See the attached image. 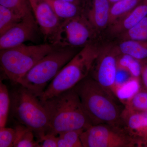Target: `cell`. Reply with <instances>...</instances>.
<instances>
[{
	"instance_id": "obj_25",
	"label": "cell",
	"mask_w": 147,
	"mask_h": 147,
	"mask_svg": "<svg viewBox=\"0 0 147 147\" xmlns=\"http://www.w3.org/2000/svg\"><path fill=\"white\" fill-rule=\"evenodd\" d=\"M15 134L14 129L5 127H0V147H13Z\"/></svg>"
},
{
	"instance_id": "obj_3",
	"label": "cell",
	"mask_w": 147,
	"mask_h": 147,
	"mask_svg": "<svg viewBox=\"0 0 147 147\" xmlns=\"http://www.w3.org/2000/svg\"><path fill=\"white\" fill-rule=\"evenodd\" d=\"M100 46L93 42L82 48L59 71L38 97L43 101L72 88L89 75Z\"/></svg>"
},
{
	"instance_id": "obj_17",
	"label": "cell",
	"mask_w": 147,
	"mask_h": 147,
	"mask_svg": "<svg viewBox=\"0 0 147 147\" xmlns=\"http://www.w3.org/2000/svg\"><path fill=\"white\" fill-rule=\"evenodd\" d=\"M142 1L121 0L111 5L109 13L108 27L131 11Z\"/></svg>"
},
{
	"instance_id": "obj_24",
	"label": "cell",
	"mask_w": 147,
	"mask_h": 147,
	"mask_svg": "<svg viewBox=\"0 0 147 147\" xmlns=\"http://www.w3.org/2000/svg\"><path fill=\"white\" fill-rule=\"evenodd\" d=\"M125 107L130 110L147 111V90L142 89L127 100Z\"/></svg>"
},
{
	"instance_id": "obj_2",
	"label": "cell",
	"mask_w": 147,
	"mask_h": 147,
	"mask_svg": "<svg viewBox=\"0 0 147 147\" xmlns=\"http://www.w3.org/2000/svg\"><path fill=\"white\" fill-rule=\"evenodd\" d=\"M93 125L105 123L121 125L124 107L117 103V97L88 76L74 87Z\"/></svg>"
},
{
	"instance_id": "obj_8",
	"label": "cell",
	"mask_w": 147,
	"mask_h": 147,
	"mask_svg": "<svg viewBox=\"0 0 147 147\" xmlns=\"http://www.w3.org/2000/svg\"><path fill=\"white\" fill-rule=\"evenodd\" d=\"M97 34L82 13L61 21L51 42L55 47L82 48L94 42Z\"/></svg>"
},
{
	"instance_id": "obj_18",
	"label": "cell",
	"mask_w": 147,
	"mask_h": 147,
	"mask_svg": "<svg viewBox=\"0 0 147 147\" xmlns=\"http://www.w3.org/2000/svg\"><path fill=\"white\" fill-rule=\"evenodd\" d=\"M14 147H40L39 142L34 139L33 131L20 124L15 127Z\"/></svg>"
},
{
	"instance_id": "obj_21",
	"label": "cell",
	"mask_w": 147,
	"mask_h": 147,
	"mask_svg": "<svg viewBox=\"0 0 147 147\" xmlns=\"http://www.w3.org/2000/svg\"><path fill=\"white\" fill-rule=\"evenodd\" d=\"M84 129L65 131L57 135L58 147H83L81 134Z\"/></svg>"
},
{
	"instance_id": "obj_13",
	"label": "cell",
	"mask_w": 147,
	"mask_h": 147,
	"mask_svg": "<svg viewBox=\"0 0 147 147\" xmlns=\"http://www.w3.org/2000/svg\"><path fill=\"white\" fill-rule=\"evenodd\" d=\"M110 6L108 0H83L82 13L97 33L108 26Z\"/></svg>"
},
{
	"instance_id": "obj_7",
	"label": "cell",
	"mask_w": 147,
	"mask_h": 147,
	"mask_svg": "<svg viewBox=\"0 0 147 147\" xmlns=\"http://www.w3.org/2000/svg\"><path fill=\"white\" fill-rule=\"evenodd\" d=\"M83 147H140L142 145L122 126L101 123L85 129L80 137Z\"/></svg>"
},
{
	"instance_id": "obj_22",
	"label": "cell",
	"mask_w": 147,
	"mask_h": 147,
	"mask_svg": "<svg viewBox=\"0 0 147 147\" xmlns=\"http://www.w3.org/2000/svg\"><path fill=\"white\" fill-rule=\"evenodd\" d=\"M0 5L10 9L23 18L34 17L29 0H0Z\"/></svg>"
},
{
	"instance_id": "obj_12",
	"label": "cell",
	"mask_w": 147,
	"mask_h": 147,
	"mask_svg": "<svg viewBox=\"0 0 147 147\" xmlns=\"http://www.w3.org/2000/svg\"><path fill=\"white\" fill-rule=\"evenodd\" d=\"M121 125L133 138L147 147V111L130 110L125 107L121 117Z\"/></svg>"
},
{
	"instance_id": "obj_5",
	"label": "cell",
	"mask_w": 147,
	"mask_h": 147,
	"mask_svg": "<svg viewBox=\"0 0 147 147\" xmlns=\"http://www.w3.org/2000/svg\"><path fill=\"white\" fill-rule=\"evenodd\" d=\"M20 86L11 96L12 115L20 123L32 130L39 139L49 129L47 112L38 97Z\"/></svg>"
},
{
	"instance_id": "obj_16",
	"label": "cell",
	"mask_w": 147,
	"mask_h": 147,
	"mask_svg": "<svg viewBox=\"0 0 147 147\" xmlns=\"http://www.w3.org/2000/svg\"><path fill=\"white\" fill-rule=\"evenodd\" d=\"M117 45L120 54L129 55L140 61L147 59V41L123 40Z\"/></svg>"
},
{
	"instance_id": "obj_6",
	"label": "cell",
	"mask_w": 147,
	"mask_h": 147,
	"mask_svg": "<svg viewBox=\"0 0 147 147\" xmlns=\"http://www.w3.org/2000/svg\"><path fill=\"white\" fill-rule=\"evenodd\" d=\"M55 48L52 44L28 45L24 43L1 50V68L9 80L18 84L32 67Z\"/></svg>"
},
{
	"instance_id": "obj_27",
	"label": "cell",
	"mask_w": 147,
	"mask_h": 147,
	"mask_svg": "<svg viewBox=\"0 0 147 147\" xmlns=\"http://www.w3.org/2000/svg\"><path fill=\"white\" fill-rule=\"evenodd\" d=\"M140 61L141 63L140 80L143 87L142 89L147 90V59Z\"/></svg>"
},
{
	"instance_id": "obj_20",
	"label": "cell",
	"mask_w": 147,
	"mask_h": 147,
	"mask_svg": "<svg viewBox=\"0 0 147 147\" xmlns=\"http://www.w3.org/2000/svg\"><path fill=\"white\" fill-rule=\"evenodd\" d=\"M24 18L10 9L0 5V36Z\"/></svg>"
},
{
	"instance_id": "obj_15",
	"label": "cell",
	"mask_w": 147,
	"mask_h": 147,
	"mask_svg": "<svg viewBox=\"0 0 147 147\" xmlns=\"http://www.w3.org/2000/svg\"><path fill=\"white\" fill-rule=\"evenodd\" d=\"M61 21L79 16L82 13V5L64 0H45Z\"/></svg>"
},
{
	"instance_id": "obj_28",
	"label": "cell",
	"mask_w": 147,
	"mask_h": 147,
	"mask_svg": "<svg viewBox=\"0 0 147 147\" xmlns=\"http://www.w3.org/2000/svg\"><path fill=\"white\" fill-rule=\"evenodd\" d=\"M64 1L74 3L76 4L81 5H82V2H83V0H64Z\"/></svg>"
},
{
	"instance_id": "obj_11",
	"label": "cell",
	"mask_w": 147,
	"mask_h": 147,
	"mask_svg": "<svg viewBox=\"0 0 147 147\" xmlns=\"http://www.w3.org/2000/svg\"><path fill=\"white\" fill-rule=\"evenodd\" d=\"M34 17H26L0 36V50L24 44L34 38L37 30Z\"/></svg>"
},
{
	"instance_id": "obj_19",
	"label": "cell",
	"mask_w": 147,
	"mask_h": 147,
	"mask_svg": "<svg viewBox=\"0 0 147 147\" xmlns=\"http://www.w3.org/2000/svg\"><path fill=\"white\" fill-rule=\"evenodd\" d=\"M117 37L120 41H147V16L133 28Z\"/></svg>"
},
{
	"instance_id": "obj_14",
	"label": "cell",
	"mask_w": 147,
	"mask_h": 147,
	"mask_svg": "<svg viewBox=\"0 0 147 147\" xmlns=\"http://www.w3.org/2000/svg\"><path fill=\"white\" fill-rule=\"evenodd\" d=\"M147 16V0H143L135 8L108 28V34L118 36L137 25Z\"/></svg>"
},
{
	"instance_id": "obj_29",
	"label": "cell",
	"mask_w": 147,
	"mask_h": 147,
	"mask_svg": "<svg viewBox=\"0 0 147 147\" xmlns=\"http://www.w3.org/2000/svg\"><path fill=\"white\" fill-rule=\"evenodd\" d=\"M121 1V0H108L111 5L115 3L118 2L119 1Z\"/></svg>"
},
{
	"instance_id": "obj_10",
	"label": "cell",
	"mask_w": 147,
	"mask_h": 147,
	"mask_svg": "<svg viewBox=\"0 0 147 147\" xmlns=\"http://www.w3.org/2000/svg\"><path fill=\"white\" fill-rule=\"evenodd\" d=\"M36 24L45 39L52 42L61 21L45 0H29Z\"/></svg>"
},
{
	"instance_id": "obj_23",
	"label": "cell",
	"mask_w": 147,
	"mask_h": 147,
	"mask_svg": "<svg viewBox=\"0 0 147 147\" xmlns=\"http://www.w3.org/2000/svg\"><path fill=\"white\" fill-rule=\"evenodd\" d=\"M10 97L6 86L1 81L0 82V127H5L7 121Z\"/></svg>"
},
{
	"instance_id": "obj_9",
	"label": "cell",
	"mask_w": 147,
	"mask_h": 147,
	"mask_svg": "<svg viewBox=\"0 0 147 147\" xmlns=\"http://www.w3.org/2000/svg\"><path fill=\"white\" fill-rule=\"evenodd\" d=\"M120 54L117 45L109 44L100 46L99 54L89 75L116 97L117 61Z\"/></svg>"
},
{
	"instance_id": "obj_26",
	"label": "cell",
	"mask_w": 147,
	"mask_h": 147,
	"mask_svg": "<svg viewBox=\"0 0 147 147\" xmlns=\"http://www.w3.org/2000/svg\"><path fill=\"white\" fill-rule=\"evenodd\" d=\"M57 136L46 133L39 139L38 142L41 147H58Z\"/></svg>"
},
{
	"instance_id": "obj_4",
	"label": "cell",
	"mask_w": 147,
	"mask_h": 147,
	"mask_svg": "<svg viewBox=\"0 0 147 147\" xmlns=\"http://www.w3.org/2000/svg\"><path fill=\"white\" fill-rule=\"evenodd\" d=\"M77 53L75 48L55 47L20 79L18 85L39 97L59 71Z\"/></svg>"
},
{
	"instance_id": "obj_1",
	"label": "cell",
	"mask_w": 147,
	"mask_h": 147,
	"mask_svg": "<svg viewBox=\"0 0 147 147\" xmlns=\"http://www.w3.org/2000/svg\"><path fill=\"white\" fill-rule=\"evenodd\" d=\"M41 102L49 119L47 133L57 136L65 131L86 129L93 125L74 88Z\"/></svg>"
}]
</instances>
